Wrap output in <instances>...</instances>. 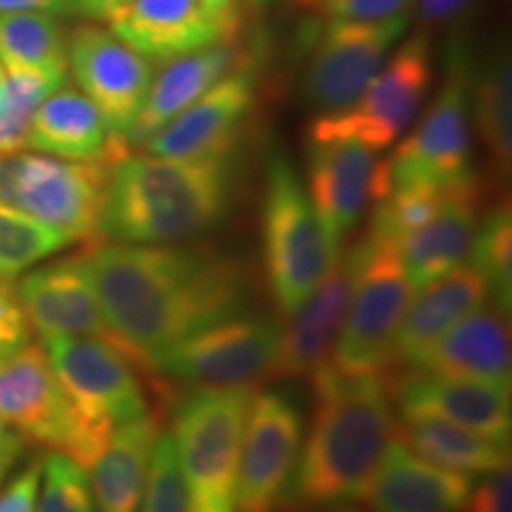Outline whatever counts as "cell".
Returning <instances> with one entry per match:
<instances>
[{
	"instance_id": "cell-45",
	"label": "cell",
	"mask_w": 512,
	"mask_h": 512,
	"mask_svg": "<svg viewBox=\"0 0 512 512\" xmlns=\"http://www.w3.org/2000/svg\"><path fill=\"white\" fill-rule=\"evenodd\" d=\"M24 451V441L17 437L15 432H10L8 437L0 441V486H3L5 477L12 470V465L17 463V458L22 456Z\"/></svg>"
},
{
	"instance_id": "cell-20",
	"label": "cell",
	"mask_w": 512,
	"mask_h": 512,
	"mask_svg": "<svg viewBox=\"0 0 512 512\" xmlns=\"http://www.w3.org/2000/svg\"><path fill=\"white\" fill-rule=\"evenodd\" d=\"M29 328L48 337L107 339L98 297L83 252L24 273L15 285Z\"/></svg>"
},
{
	"instance_id": "cell-21",
	"label": "cell",
	"mask_w": 512,
	"mask_h": 512,
	"mask_svg": "<svg viewBox=\"0 0 512 512\" xmlns=\"http://www.w3.org/2000/svg\"><path fill=\"white\" fill-rule=\"evenodd\" d=\"M107 29L152 62L233 43L238 31L207 15L200 0H121Z\"/></svg>"
},
{
	"instance_id": "cell-51",
	"label": "cell",
	"mask_w": 512,
	"mask_h": 512,
	"mask_svg": "<svg viewBox=\"0 0 512 512\" xmlns=\"http://www.w3.org/2000/svg\"><path fill=\"white\" fill-rule=\"evenodd\" d=\"M188 512H200V510H195V508H190V505H188Z\"/></svg>"
},
{
	"instance_id": "cell-13",
	"label": "cell",
	"mask_w": 512,
	"mask_h": 512,
	"mask_svg": "<svg viewBox=\"0 0 512 512\" xmlns=\"http://www.w3.org/2000/svg\"><path fill=\"white\" fill-rule=\"evenodd\" d=\"M43 349L69 401L86 422L114 430L147 413L136 366L107 339L48 337Z\"/></svg>"
},
{
	"instance_id": "cell-44",
	"label": "cell",
	"mask_w": 512,
	"mask_h": 512,
	"mask_svg": "<svg viewBox=\"0 0 512 512\" xmlns=\"http://www.w3.org/2000/svg\"><path fill=\"white\" fill-rule=\"evenodd\" d=\"M238 3L240 0H200V5L207 10L216 22L226 24V27L238 31L240 27V15H238Z\"/></svg>"
},
{
	"instance_id": "cell-18",
	"label": "cell",
	"mask_w": 512,
	"mask_h": 512,
	"mask_svg": "<svg viewBox=\"0 0 512 512\" xmlns=\"http://www.w3.org/2000/svg\"><path fill=\"white\" fill-rule=\"evenodd\" d=\"M389 396L399 418L453 422L510 446L512 403L508 387L408 368L389 380Z\"/></svg>"
},
{
	"instance_id": "cell-42",
	"label": "cell",
	"mask_w": 512,
	"mask_h": 512,
	"mask_svg": "<svg viewBox=\"0 0 512 512\" xmlns=\"http://www.w3.org/2000/svg\"><path fill=\"white\" fill-rule=\"evenodd\" d=\"M72 0H0V15L8 12H48V15H67Z\"/></svg>"
},
{
	"instance_id": "cell-4",
	"label": "cell",
	"mask_w": 512,
	"mask_h": 512,
	"mask_svg": "<svg viewBox=\"0 0 512 512\" xmlns=\"http://www.w3.org/2000/svg\"><path fill=\"white\" fill-rule=\"evenodd\" d=\"M261 230L268 290L275 309L287 318L311 297L339 247L320 221L302 178L283 157L268 164Z\"/></svg>"
},
{
	"instance_id": "cell-22",
	"label": "cell",
	"mask_w": 512,
	"mask_h": 512,
	"mask_svg": "<svg viewBox=\"0 0 512 512\" xmlns=\"http://www.w3.org/2000/svg\"><path fill=\"white\" fill-rule=\"evenodd\" d=\"M475 479L389 441L361 501L373 512H460Z\"/></svg>"
},
{
	"instance_id": "cell-19",
	"label": "cell",
	"mask_w": 512,
	"mask_h": 512,
	"mask_svg": "<svg viewBox=\"0 0 512 512\" xmlns=\"http://www.w3.org/2000/svg\"><path fill=\"white\" fill-rule=\"evenodd\" d=\"M356 275V247L339 249L335 261L299 311L283 323L278 358L268 380H302L330 361Z\"/></svg>"
},
{
	"instance_id": "cell-14",
	"label": "cell",
	"mask_w": 512,
	"mask_h": 512,
	"mask_svg": "<svg viewBox=\"0 0 512 512\" xmlns=\"http://www.w3.org/2000/svg\"><path fill=\"white\" fill-rule=\"evenodd\" d=\"M302 434V411L290 394H252L235 475V512H280Z\"/></svg>"
},
{
	"instance_id": "cell-2",
	"label": "cell",
	"mask_w": 512,
	"mask_h": 512,
	"mask_svg": "<svg viewBox=\"0 0 512 512\" xmlns=\"http://www.w3.org/2000/svg\"><path fill=\"white\" fill-rule=\"evenodd\" d=\"M311 382V430L280 512H339L361 501L394 434L387 375L344 373L328 361Z\"/></svg>"
},
{
	"instance_id": "cell-41",
	"label": "cell",
	"mask_w": 512,
	"mask_h": 512,
	"mask_svg": "<svg viewBox=\"0 0 512 512\" xmlns=\"http://www.w3.org/2000/svg\"><path fill=\"white\" fill-rule=\"evenodd\" d=\"M475 5L477 0H415L413 8L418 12L422 29H427L460 22Z\"/></svg>"
},
{
	"instance_id": "cell-16",
	"label": "cell",
	"mask_w": 512,
	"mask_h": 512,
	"mask_svg": "<svg viewBox=\"0 0 512 512\" xmlns=\"http://www.w3.org/2000/svg\"><path fill=\"white\" fill-rule=\"evenodd\" d=\"M309 192L320 221L342 249L370 202L389 192L387 162L349 138H309Z\"/></svg>"
},
{
	"instance_id": "cell-32",
	"label": "cell",
	"mask_w": 512,
	"mask_h": 512,
	"mask_svg": "<svg viewBox=\"0 0 512 512\" xmlns=\"http://www.w3.org/2000/svg\"><path fill=\"white\" fill-rule=\"evenodd\" d=\"M470 266L482 275L489 304L508 313L512 306V214L508 200L486 209L472 240Z\"/></svg>"
},
{
	"instance_id": "cell-25",
	"label": "cell",
	"mask_w": 512,
	"mask_h": 512,
	"mask_svg": "<svg viewBox=\"0 0 512 512\" xmlns=\"http://www.w3.org/2000/svg\"><path fill=\"white\" fill-rule=\"evenodd\" d=\"M242 62L245 57H240L235 43H219L162 60V67L155 69L152 76L143 110L128 133V150L143 147L157 131L188 110L192 102L200 100L214 83H219Z\"/></svg>"
},
{
	"instance_id": "cell-47",
	"label": "cell",
	"mask_w": 512,
	"mask_h": 512,
	"mask_svg": "<svg viewBox=\"0 0 512 512\" xmlns=\"http://www.w3.org/2000/svg\"><path fill=\"white\" fill-rule=\"evenodd\" d=\"M278 3H283V0H247L249 10L252 12H266V10L275 8Z\"/></svg>"
},
{
	"instance_id": "cell-23",
	"label": "cell",
	"mask_w": 512,
	"mask_h": 512,
	"mask_svg": "<svg viewBox=\"0 0 512 512\" xmlns=\"http://www.w3.org/2000/svg\"><path fill=\"white\" fill-rule=\"evenodd\" d=\"M406 368L470 377L510 389L512 349L508 313L494 306H477L441 332Z\"/></svg>"
},
{
	"instance_id": "cell-9",
	"label": "cell",
	"mask_w": 512,
	"mask_h": 512,
	"mask_svg": "<svg viewBox=\"0 0 512 512\" xmlns=\"http://www.w3.org/2000/svg\"><path fill=\"white\" fill-rule=\"evenodd\" d=\"M430 83V38L420 29L401 43L349 107L320 114L311 124L309 138H349L373 152L387 150L418 117Z\"/></svg>"
},
{
	"instance_id": "cell-12",
	"label": "cell",
	"mask_w": 512,
	"mask_h": 512,
	"mask_svg": "<svg viewBox=\"0 0 512 512\" xmlns=\"http://www.w3.org/2000/svg\"><path fill=\"white\" fill-rule=\"evenodd\" d=\"M67 64L79 91L98 107L119 152L128 150V133L143 110L155 62L138 55L110 29L81 24L67 36Z\"/></svg>"
},
{
	"instance_id": "cell-30",
	"label": "cell",
	"mask_w": 512,
	"mask_h": 512,
	"mask_svg": "<svg viewBox=\"0 0 512 512\" xmlns=\"http://www.w3.org/2000/svg\"><path fill=\"white\" fill-rule=\"evenodd\" d=\"M67 31L48 12L0 15V64L5 74H41L67 81Z\"/></svg>"
},
{
	"instance_id": "cell-40",
	"label": "cell",
	"mask_w": 512,
	"mask_h": 512,
	"mask_svg": "<svg viewBox=\"0 0 512 512\" xmlns=\"http://www.w3.org/2000/svg\"><path fill=\"white\" fill-rule=\"evenodd\" d=\"M43 460L36 458L19 470L15 479L0 491V512H36Z\"/></svg>"
},
{
	"instance_id": "cell-33",
	"label": "cell",
	"mask_w": 512,
	"mask_h": 512,
	"mask_svg": "<svg viewBox=\"0 0 512 512\" xmlns=\"http://www.w3.org/2000/svg\"><path fill=\"white\" fill-rule=\"evenodd\" d=\"M475 176L477 174H472L453 185H408V188L389 190L382 200H377V207L370 216L368 238L396 247L408 233L437 216L448 200Z\"/></svg>"
},
{
	"instance_id": "cell-24",
	"label": "cell",
	"mask_w": 512,
	"mask_h": 512,
	"mask_svg": "<svg viewBox=\"0 0 512 512\" xmlns=\"http://www.w3.org/2000/svg\"><path fill=\"white\" fill-rule=\"evenodd\" d=\"M482 214L484 185L475 176L448 200L437 216L396 245L401 268L413 290H420L463 266Z\"/></svg>"
},
{
	"instance_id": "cell-29",
	"label": "cell",
	"mask_w": 512,
	"mask_h": 512,
	"mask_svg": "<svg viewBox=\"0 0 512 512\" xmlns=\"http://www.w3.org/2000/svg\"><path fill=\"white\" fill-rule=\"evenodd\" d=\"M394 437L430 463L465 475H489L510 465V446L432 418H399Z\"/></svg>"
},
{
	"instance_id": "cell-7",
	"label": "cell",
	"mask_w": 512,
	"mask_h": 512,
	"mask_svg": "<svg viewBox=\"0 0 512 512\" xmlns=\"http://www.w3.org/2000/svg\"><path fill=\"white\" fill-rule=\"evenodd\" d=\"M0 425L22 441L64 453L83 470L112 434L81 418L38 344H24L0 363Z\"/></svg>"
},
{
	"instance_id": "cell-49",
	"label": "cell",
	"mask_w": 512,
	"mask_h": 512,
	"mask_svg": "<svg viewBox=\"0 0 512 512\" xmlns=\"http://www.w3.org/2000/svg\"><path fill=\"white\" fill-rule=\"evenodd\" d=\"M3 81H5V69H3V64H0V86H3Z\"/></svg>"
},
{
	"instance_id": "cell-26",
	"label": "cell",
	"mask_w": 512,
	"mask_h": 512,
	"mask_svg": "<svg viewBox=\"0 0 512 512\" xmlns=\"http://www.w3.org/2000/svg\"><path fill=\"white\" fill-rule=\"evenodd\" d=\"M27 150L72 162L112 164L124 157V152L114 147L98 107L67 83L55 88L36 110Z\"/></svg>"
},
{
	"instance_id": "cell-34",
	"label": "cell",
	"mask_w": 512,
	"mask_h": 512,
	"mask_svg": "<svg viewBox=\"0 0 512 512\" xmlns=\"http://www.w3.org/2000/svg\"><path fill=\"white\" fill-rule=\"evenodd\" d=\"M69 245L72 242L46 223L0 202V283H15L38 261Z\"/></svg>"
},
{
	"instance_id": "cell-10",
	"label": "cell",
	"mask_w": 512,
	"mask_h": 512,
	"mask_svg": "<svg viewBox=\"0 0 512 512\" xmlns=\"http://www.w3.org/2000/svg\"><path fill=\"white\" fill-rule=\"evenodd\" d=\"M280 339V316L240 313L162 351L150 370L190 387H252L271 377Z\"/></svg>"
},
{
	"instance_id": "cell-39",
	"label": "cell",
	"mask_w": 512,
	"mask_h": 512,
	"mask_svg": "<svg viewBox=\"0 0 512 512\" xmlns=\"http://www.w3.org/2000/svg\"><path fill=\"white\" fill-rule=\"evenodd\" d=\"M510 465L503 470L482 475V482L472 484L470 496L460 512H510Z\"/></svg>"
},
{
	"instance_id": "cell-15",
	"label": "cell",
	"mask_w": 512,
	"mask_h": 512,
	"mask_svg": "<svg viewBox=\"0 0 512 512\" xmlns=\"http://www.w3.org/2000/svg\"><path fill=\"white\" fill-rule=\"evenodd\" d=\"M408 27V15L384 22L330 19L304 72L302 95L306 105L318 112V117L349 107L380 72L389 50L401 41Z\"/></svg>"
},
{
	"instance_id": "cell-50",
	"label": "cell",
	"mask_w": 512,
	"mask_h": 512,
	"mask_svg": "<svg viewBox=\"0 0 512 512\" xmlns=\"http://www.w3.org/2000/svg\"><path fill=\"white\" fill-rule=\"evenodd\" d=\"M339 512H363V510H351V508H342Z\"/></svg>"
},
{
	"instance_id": "cell-43",
	"label": "cell",
	"mask_w": 512,
	"mask_h": 512,
	"mask_svg": "<svg viewBox=\"0 0 512 512\" xmlns=\"http://www.w3.org/2000/svg\"><path fill=\"white\" fill-rule=\"evenodd\" d=\"M121 0H72L69 17L86 19V22H105L107 15L117 8Z\"/></svg>"
},
{
	"instance_id": "cell-52",
	"label": "cell",
	"mask_w": 512,
	"mask_h": 512,
	"mask_svg": "<svg viewBox=\"0 0 512 512\" xmlns=\"http://www.w3.org/2000/svg\"><path fill=\"white\" fill-rule=\"evenodd\" d=\"M313 3H318V5H320V3H323V0H313Z\"/></svg>"
},
{
	"instance_id": "cell-28",
	"label": "cell",
	"mask_w": 512,
	"mask_h": 512,
	"mask_svg": "<svg viewBox=\"0 0 512 512\" xmlns=\"http://www.w3.org/2000/svg\"><path fill=\"white\" fill-rule=\"evenodd\" d=\"M484 302H489V290L470 264L420 287L418 297L408 302L396 332L394 366L406 368L441 332Z\"/></svg>"
},
{
	"instance_id": "cell-8",
	"label": "cell",
	"mask_w": 512,
	"mask_h": 512,
	"mask_svg": "<svg viewBox=\"0 0 512 512\" xmlns=\"http://www.w3.org/2000/svg\"><path fill=\"white\" fill-rule=\"evenodd\" d=\"M356 275L330 361L344 373L387 375L394 366V342L411 302V283L394 245L361 238Z\"/></svg>"
},
{
	"instance_id": "cell-17",
	"label": "cell",
	"mask_w": 512,
	"mask_h": 512,
	"mask_svg": "<svg viewBox=\"0 0 512 512\" xmlns=\"http://www.w3.org/2000/svg\"><path fill=\"white\" fill-rule=\"evenodd\" d=\"M256 100V69L245 60L183 110L143 150L169 159H228Z\"/></svg>"
},
{
	"instance_id": "cell-5",
	"label": "cell",
	"mask_w": 512,
	"mask_h": 512,
	"mask_svg": "<svg viewBox=\"0 0 512 512\" xmlns=\"http://www.w3.org/2000/svg\"><path fill=\"white\" fill-rule=\"evenodd\" d=\"M252 394V387H195L178 399L169 434L190 508L235 512V475Z\"/></svg>"
},
{
	"instance_id": "cell-27",
	"label": "cell",
	"mask_w": 512,
	"mask_h": 512,
	"mask_svg": "<svg viewBox=\"0 0 512 512\" xmlns=\"http://www.w3.org/2000/svg\"><path fill=\"white\" fill-rule=\"evenodd\" d=\"M159 434V418L150 411L114 427L98 458L86 470L91 472L88 479L98 512H138Z\"/></svg>"
},
{
	"instance_id": "cell-6",
	"label": "cell",
	"mask_w": 512,
	"mask_h": 512,
	"mask_svg": "<svg viewBox=\"0 0 512 512\" xmlns=\"http://www.w3.org/2000/svg\"><path fill=\"white\" fill-rule=\"evenodd\" d=\"M110 164L72 162L41 152H0V202L46 223L72 245L100 242Z\"/></svg>"
},
{
	"instance_id": "cell-37",
	"label": "cell",
	"mask_w": 512,
	"mask_h": 512,
	"mask_svg": "<svg viewBox=\"0 0 512 512\" xmlns=\"http://www.w3.org/2000/svg\"><path fill=\"white\" fill-rule=\"evenodd\" d=\"M190 494L185 484L178 453L169 432L157 437L152 451L150 470H147L145 489L140 496V512H188Z\"/></svg>"
},
{
	"instance_id": "cell-36",
	"label": "cell",
	"mask_w": 512,
	"mask_h": 512,
	"mask_svg": "<svg viewBox=\"0 0 512 512\" xmlns=\"http://www.w3.org/2000/svg\"><path fill=\"white\" fill-rule=\"evenodd\" d=\"M43 494L36 512H98L88 472L64 453L50 451L41 458Z\"/></svg>"
},
{
	"instance_id": "cell-48",
	"label": "cell",
	"mask_w": 512,
	"mask_h": 512,
	"mask_svg": "<svg viewBox=\"0 0 512 512\" xmlns=\"http://www.w3.org/2000/svg\"><path fill=\"white\" fill-rule=\"evenodd\" d=\"M8 434H10L8 427H3V425H0V441H3L5 437H8Z\"/></svg>"
},
{
	"instance_id": "cell-38",
	"label": "cell",
	"mask_w": 512,
	"mask_h": 512,
	"mask_svg": "<svg viewBox=\"0 0 512 512\" xmlns=\"http://www.w3.org/2000/svg\"><path fill=\"white\" fill-rule=\"evenodd\" d=\"M330 19L347 22H384L403 17L413 10L415 0H323L320 3Z\"/></svg>"
},
{
	"instance_id": "cell-46",
	"label": "cell",
	"mask_w": 512,
	"mask_h": 512,
	"mask_svg": "<svg viewBox=\"0 0 512 512\" xmlns=\"http://www.w3.org/2000/svg\"><path fill=\"white\" fill-rule=\"evenodd\" d=\"M24 344H29V337L17 335V332H12L0 325V363H3L8 356L15 354L17 349H22Z\"/></svg>"
},
{
	"instance_id": "cell-3",
	"label": "cell",
	"mask_w": 512,
	"mask_h": 512,
	"mask_svg": "<svg viewBox=\"0 0 512 512\" xmlns=\"http://www.w3.org/2000/svg\"><path fill=\"white\" fill-rule=\"evenodd\" d=\"M233 202L228 159L124 155L110 164L100 242L174 245L219 226Z\"/></svg>"
},
{
	"instance_id": "cell-11",
	"label": "cell",
	"mask_w": 512,
	"mask_h": 512,
	"mask_svg": "<svg viewBox=\"0 0 512 512\" xmlns=\"http://www.w3.org/2000/svg\"><path fill=\"white\" fill-rule=\"evenodd\" d=\"M470 86L472 69L460 50L448 60L437 98L413 133L387 162L389 190L408 185H453L470 178Z\"/></svg>"
},
{
	"instance_id": "cell-31",
	"label": "cell",
	"mask_w": 512,
	"mask_h": 512,
	"mask_svg": "<svg viewBox=\"0 0 512 512\" xmlns=\"http://www.w3.org/2000/svg\"><path fill=\"white\" fill-rule=\"evenodd\" d=\"M470 112L489 162L501 178L512 169V69L510 55L496 50L479 72H472Z\"/></svg>"
},
{
	"instance_id": "cell-35",
	"label": "cell",
	"mask_w": 512,
	"mask_h": 512,
	"mask_svg": "<svg viewBox=\"0 0 512 512\" xmlns=\"http://www.w3.org/2000/svg\"><path fill=\"white\" fill-rule=\"evenodd\" d=\"M62 83L67 81L41 74H5L0 86V152L27 150L36 110Z\"/></svg>"
},
{
	"instance_id": "cell-1",
	"label": "cell",
	"mask_w": 512,
	"mask_h": 512,
	"mask_svg": "<svg viewBox=\"0 0 512 512\" xmlns=\"http://www.w3.org/2000/svg\"><path fill=\"white\" fill-rule=\"evenodd\" d=\"M83 256L107 342L140 370L183 339L245 313L252 297L247 266L211 245L98 242Z\"/></svg>"
}]
</instances>
